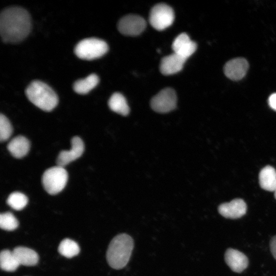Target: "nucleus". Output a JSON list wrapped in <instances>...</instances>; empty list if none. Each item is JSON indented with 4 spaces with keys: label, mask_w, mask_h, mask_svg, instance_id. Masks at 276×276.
<instances>
[{
    "label": "nucleus",
    "mask_w": 276,
    "mask_h": 276,
    "mask_svg": "<svg viewBox=\"0 0 276 276\" xmlns=\"http://www.w3.org/2000/svg\"><path fill=\"white\" fill-rule=\"evenodd\" d=\"M31 29V17L25 9L18 6H11L4 9L1 12L0 34L4 42H20L28 35Z\"/></svg>",
    "instance_id": "nucleus-1"
},
{
    "label": "nucleus",
    "mask_w": 276,
    "mask_h": 276,
    "mask_svg": "<svg viewBox=\"0 0 276 276\" xmlns=\"http://www.w3.org/2000/svg\"><path fill=\"white\" fill-rule=\"evenodd\" d=\"M134 247L132 238L126 234H120L110 241L106 252V259L112 268H124L129 261Z\"/></svg>",
    "instance_id": "nucleus-2"
},
{
    "label": "nucleus",
    "mask_w": 276,
    "mask_h": 276,
    "mask_svg": "<svg viewBox=\"0 0 276 276\" xmlns=\"http://www.w3.org/2000/svg\"><path fill=\"white\" fill-rule=\"evenodd\" d=\"M25 92L29 101L44 111H51L58 104V98L56 93L42 81H33L27 87Z\"/></svg>",
    "instance_id": "nucleus-3"
},
{
    "label": "nucleus",
    "mask_w": 276,
    "mask_h": 276,
    "mask_svg": "<svg viewBox=\"0 0 276 276\" xmlns=\"http://www.w3.org/2000/svg\"><path fill=\"white\" fill-rule=\"evenodd\" d=\"M108 47L104 40L96 38H88L79 41L74 49L76 56L84 60L100 58L107 53Z\"/></svg>",
    "instance_id": "nucleus-4"
},
{
    "label": "nucleus",
    "mask_w": 276,
    "mask_h": 276,
    "mask_svg": "<svg viewBox=\"0 0 276 276\" xmlns=\"http://www.w3.org/2000/svg\"><path fill=\"white\" fill-rule=\"evenodd\" d=\"M68 174L63 167L56 166L48 169L42 176V183L44 190L51 195L60 192L65 187Z\"/></svg>",
    "instance_id": "nucleus-5"
},
{
    "label": "nucleus",
    "mask_w": 276,
    "mask_h": 276,
    "mask_svg": "<svg viewBox=\"0 0 276 276\" xmlns=\"http://www.w3.org/2000/svg\"><path fill=\"white\" fill-rule=\"evenodd\" d=\"M174 19V13L171 7L163 4L155 5L149 15L150 25L155 29L162 31L170 26Z\"/></svg>",
    "instance_id": "nucleus-6"
},
{
    "label": "nucleus",
    "mask_w": 276,
    "mask_h": 276,
    "mask_svg": "<svg viewBox=\"0 0 276 276\" xmlns=\"http://www.w3.org/2000/svg\"><path fill=\"white\" fill-rule=\"evenodd\" d=\"M177 97L175 91L171 88L160 90L151 100V107L159 113L168 112L176 107Z\"/></svg>",
    "instance_id": "nucleus-7"
},
{
    "label": "nucleus",
    "mask_w": 276,
    "mask_h": 276,
    "mask_svg": "<svg viewBox=\"0 0 276 276\" xmlns=\"http://www.w3.org/2000/svg\"><path fill=\"white\" fill-rule=\"evenodd\" d=\"M146 22L140 16L129 14L122 17L118 24V29L125 35L135 36L141 33L145 29Z\"/></svg>",
    "instance_id": "nucleus-8"
},
{
    "label": "nucleus",
    "mask_w": 276,
    "mask_h": 276,
    "mask_svg": "<svg viewBox=\"0 0 276 276\" xmlns=\"http://www.w3.org/2000/svg\"><path fill=\"white\" fill-rule=\"evenodd\" d=\"M72 147L68 150L61 151L57 158V165L64 167L80 157L84 150L83 141L78 136H74L71 140Z\"/></svg>",
    "instance_id": "nucleus-9"
},
{
    "label": "nucleus",
    "mask_w": 276,
    "mask_h": 276,
    "mask_svg": "<svg viewBox=\"0 0 276 276\" xmlns=\"http://www.w3.org/2000/svg\"><path fill=\"white\" fill-rule=\"evenodd\" d=\"M246 203L240 198L233 199L229 202L222 203L218 207L219 214L229 219L241 218L246 214Z\"/></svg>",
    "instance_id": "nucleus-10"
},
{
    "label": "nucleus",
    "mask_w": 276,
    "mask_h": 276,
    "mask_svg": "<svg viewBox=\"0 0 276 276\" xmlns=\"http://www.w3.org/2000/svg\"><path fill=\"white\" fill-rule=\"evenodd\" d=\"M248 63L243 58L233 59L226 63L224 66L225 76L233 80H239L246 75L248 68Z\"/></svg>",
    "instance_id": "nucleus-11"
},
{
    "label": "nucleus",
    "mask_w": 276,
    "mask_h": 276,
    "mask_svg": "<svg viewBox=\"0 0 276 276\" xmlns=\"http://www.w3.org/2000/svg\"><path fill=\"white\" fill-rule=\"evenodd\" d=\"M174 53L187 59L191 56L197 49V44L191 40L189 36L183 33L178 35L172 45Z\"/></svg>",
    "instance_id": "nucleus-12"
},
{
    "label": "nucleus",
    "mask_w": 276,
    "mask_h": 276,
    "mask_svg": "<svg viewBox=\"0 0 276 276\" xmlns=\"http://www.w3.org/2000/svg\"><path fill=\"white\" fill-rule=\"evenodd\" d=\"M224 259L229 267L237 273L242 272L248 265V258L243 253L231 248L226 250Z\"/></svg>",
    "instance_id": "nucleus-13"
},
{
    "label": "nucleus",
    "mask_w": 276,
    "mask_h": 276,
    "mask_svg": "<svg viewBox=\"0 0 276 276\" xmlns=\"http://www.w3.org/2000/svg\"><path fill=\"white\" fill-rule=\"evenodd\" d=\"M186 60V59L174 53L165 56L160 61V72L165 75L175 74L182 68Z\"/></svg>",
    "instance_id": "nucleus-14"
},
{
    "label": "nucleus",
    "mask_w": 276,
    "mask_h": 276,
    "mask_svg": "<svg viewBox=\"0 0 276 276\" xmlns=\"http://www.w3.org/2000/svg\"><path fill=\"white\" fill-rule=\"evenodd\" d=\"M30 147L29 140L23 136L13 138L8 143L7 149L15 158H20L28 153Z\"/></svg>",
    "instance_id": "nucleus-15"
},
{
    "label": "nucleus",
    "mask_w": 276,
    "mask_h": 276,
    "mask_svg": "<svg viewBox=\"0 0 276 276\" xmlns=\"http://www.w3.org/2000/svg\"><path fill=\"white\" fill-rule=\"evenodd\" d=\"M259 183L261 187L266 191H276V170L270 166L264 167L259 175Z\"/></svg>",
    "instance_id": "nucleus-16"
},
{
    "label": "nucleus",
    "mask_w": 276,
    "mask_h": 276,
    "mask_svg": "<svg viewBox=\"0 0 276 276\" xmlns=\"http://www.w3.org/2000/svg\"><path fill=\"white\" fill-rule=\"evenodd\" d=\"M20 265L25 266H34L38 261L39 257L34 250L22 246L15 247L12 251Z\"/></svg>",
    "instance_id": "nucleus-17"
},
{
    "label": "nucleus",
    "mask_w": 276,
    "mask_h": 276,
    "mask_svg": "<svg viewBox=\"0 0 276 276\" xmlns=\"http://www.w3.org/2000/svg\"><path fill=\"white\" fill-rule=\"evenodd\" d=\"M108 106L113 111L123 116L129 112V108L125 98L119 93L113 94L109 99Z\"/></svg>",
    "instance_id": "nucleus-18"
},
{
    "label": "nucleus",
    "mask_w": 276,
    "mask_h": 276,
    "mask_svg": "<svg viewBox=\"0 0 276 276\" xmlns=\"http://www.w3.org/2000/svg\"><path fill=\"white\" fill-rule=\"evenodd\" d=\"M99 81L98 76L95 74H92L84 79L76 81L73 85V88L74 91L78 94H86L95 88Z\"/></svg>",
    "instance_id": "nucleus-19"
},
{
    "label": "nucleus",
    "mask_w": 276,
    "mask_h": 276,
    "mask_svg": "<svg viewBox=\"0 0 276 276\" xmlns=\"http://www.w3.org/2000/svg\"><path fill=\"white\" fill-rule=\"evenodd\" d=\"M20 264L12 251L5 249L0 254V266L2 269L12 272L18 268Z\"/></svg>",
    "instance_id": "nucleus-20"
},
{
    "label": "nucleus",
    "mask_w": 276,
    "mask_h": 276,
    "mask_svg": "<svg viewBox=\"0 0 276 276\" xmlns=\"http://www.w3.org/2000/svg\"><path fill=\"white\" fill-rule=\"evenodd\" d=\"M58 251L63 256L71 258L79 254L80 248L75 241L66 238L62 240L59 244Z\"/></svg>",
    "instance_id": "nucleus-21"
},
{
    "label": "nucleus",
    "mask_w": 276,
    "mask_h": 276,
    "mask_svg": "<svg viewBox=\"0 0 276 276\" xmlns=\"http://www.w3.org/2000/svg\"><path fill=\"white\" fill-rule=\"evenodd\" d=\"M27 197L19 192H14L9 195L7 199V204L15 210H21L24 209L28 203Z\"/></svg>",
    "instance_id": "nucleus-22"
},
{
    "label": "nucleus",
    "mask_w": 276,
    "mask_h": 276,
    "mask_svg": "<svg viewBox=\"0 0 276 276\" xmlns=\"http://www.w3.org/2000/svg\"><path fill=\"white\" fill-rule=\"evenodd\" d=\"M18 226V222L16 217L11 212L1 213L0 215V226L3 229L11 231Z\"/></svg>",
    "instance_id": "nucleus-23"
},
{
    "label": "nucleus",
    "mask_w": 276,
    "mask_h": 276,
    "mask_svg": "<svg viewBox=\"0 0 276 276\" xmlns=\"http://www.w3.org/2000/svg\"><path fill=\"white\" fill-rule=\"evenodd\" d=\"M13 132L12 125L8 118L4 114L0 115V140L2 142L7 141Z\"/></svg>",
    "instance_id": "nucleus-24"
},
{
    "label": "nucleus",
    "mask_w": 276,
    "mask_h": 276,
    "mask_svg": "<svg viewBox=\"0 0 276 276\" xmlns=\"http://www.w3.org/2000/svg\"><path fill=\"white\" fill-rule=\"evenodd\" d=\"M270 248L273 257L276 259V235L273 236L270 240Z\"/></svg>",
    "instance_id": "nucleus-25"
},
{
    "label": "nucleus",
    "mask_w": 276,
    "mask_h": 276,
    "mask_svg": "<svg viewBox=\"0 0 276 276\" xmlns=\"http://www.w3.org/2000/svg\"><path fill=\"white\" fill-rule=\"evenodd\" d=\"M268 104L272 109L276 111V93H273L269 96Z\"/></svg>",
    "instance_id": "nucleus-26"
},
{
    "label": "nucleus",
    "mask_w": 276,
    "mask_h": 276,
    "mask_svg": "<svg viewBox=\"0 0 276 276\" xmlns=\"http://www.w3.org/2000/svg\"><path fill=\"white\" fill-rule=\"evenodd\" d=\"M274 197H275V198L276 199V191L274 192Z\"/></svg>",
    "instance_id": "nucleus-27"
}]
</instances>
